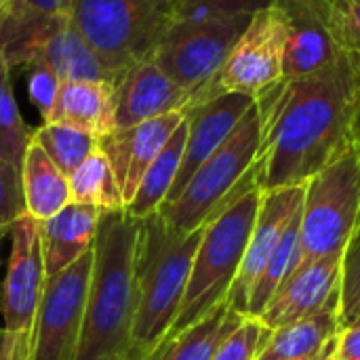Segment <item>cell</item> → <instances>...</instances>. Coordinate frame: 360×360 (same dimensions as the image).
<instances>
[{"instance_id": "cell-23", "label": "cell", "mask_w": 360, "mask_h": 360, "mask_svg": "<svg viewBox=\"0 0 360 360\" xmlns=\"http://www.w3.org/2000/svg\"><path fill=\"white\" fill-rule=\"evenodd\" d=\"M338 333V308H329L272 329V335L257 360L314 359Z\"/></svg>"}, {"instance_id": "cell-11", "label": "cell", "mask_w": 360, "mask_h": 360, "mask_svg": "<svg viewBox=\"0 0 360 360\" xmlns=\"http://www.w3.org/2000/svg\"><path fill=\"white\" fill-rule=\"evenodd\" d=\"M44 283L40 226L32 215H23L11 230V253L2 283L4 331L30 340Z\"/></svg>"}, {"instance_id": "cell-24", "label": "cell", "mask_w": 360, "mask_h": 360, "mask_svg": "<svg viewBox=\"0 0 360 360\" xmlns=\"http://www.w3.org/2000/svg\"><path fill=\"white\" fill-rule=\"evenodd\" d=\"M243 319L245 314H238L224 302L179 335L160 342L143 360H211L224 338L234 331Z\"/></svg>"}, {"instance_id": "cell-7", "label": "cell", "mask_w": 360, "mask_h": 360, "mask_svg": "<svg viewBox=\"0 0 360 360\" xmlns=\"http://www.w3.org/2000/svg\"><path fill=\"white\" fill-rule=\"evenodd\" d=\"M359 215L360 141L354 139L342 154L304 184L300 255L295 270L329 253L342 251L359 221Z\"/></svg>"}, {"instance_id": "cell-44", "label": "cell", "mask_w": 360, "mask_h": 360, "mask_svg": "<svg viewBox=\"0 0 360 360\" xmlns=\"http://www.w3.org/2000/svg\"><path fill=\"white\" fill-rule=\"evenodd\" d=\"M329 360H335V359H333V354H331V356H329Z\"/></svg>"}, {"instance_id": "cell-28", "label": "cell", "mask_w": 360, "mask_h": 360, "mask_svg": "<svg viewBox=\"0 0 360 360\" xmlns=\"http://www.w3.org/2000/svg\"><path fill=\"white\" fill-rule=\"evenodd\" d=\"M32 141L44 150L65 177H70L97 150V137L59 122H42L32 133Z\"/></svg>"}, {"instance_id": "cell-35", "label": "cell", "mask_w": 360, "mask_h": 360, "mask_svg": "<svg viewBox=\"0 0 360 360\" xmlns=\"http://www.w3.org/2000/svg\"><path fill=\"white\" fill-rule=\"evenodd\" d=\"M329 6L342 51L360 59V0H329Z\"/></svg>"}, {"instance_id": "cell-29", "label": "cell", "mask_w": 360, "mask_h": 360, "mask_svg": "<svg viewBox=\"0 0 360 360\" xmlns=\"http://www.w3.org/2000/svg\"><path fill=\"white\" fill-rule=\"evenodd\" d=\"M11 72H13L11 65L0 55V160L21 169L32 133L27 131L23 116L19 112L13 93Z\"/></svg>"}, {"instance_id": "cell-41", "label": "cell", "mask_w": 360, "mask_h": 360, "mask_svg": "<svg viewBox=\"0 0 360 360\" xmlns=\"http://www.w3.org/2000/svg\"><path fill=\"white\" fill-rule=\"evenodd\" d=\"M356 325H360V314H359V316H356V319H354V323H352L350 327H356Z\"/></svg>"}, {"instance_id": "cell-37", "label": "cell", "mask_w": 360, "mask_h": 360, "mask_svg": "<svg viewBox=\"0 0 360 360\" xmlns=\"http://www.w3.org/2000/svg\"><path fill=\"white\" fill-rule=\"evenodd\" d=\"M17 340H19L17 335H13V333L0 329V360H11Z\"/></svg>"}, {"instance_id": "cell-17", "label": "cell", "mask_w": 360, "mask_h": 360, "mask_svg": "<svg viewBox=\"0 0 360 360\" xmlns=\"http://www.w3.org/2000/svg\"><path fill=\"white\" fill-rule=\"evenodd\" d=\"M190 105V95L179 89L152 59L133 63L114 80L116 129L135 127L171 112H188Z\"/></svg>"}, {"instance_id": "cell-27", "label": "cell", "mask_w": 360, "mask_h": 360, "mask_svg": "<svg viewBox=\"0 0 360 360\" xmlns=\"http://www.w3.org/2000/svg\"><path fill=\"white\" fill-rule=\"evenodd\" d=\"M297 255H300V213L289 221L274 253L270 255L266 268L262 270V274L251 291V297H249L247 316L264 314V310L270 304V300L274 297V293L293 274V270L297 266Z\"/></svg>"}, {"instance_id": "cell-42", "label": "cell", "mask_w": 360, "mask_h": 360, "mask_svg": "<svg viewBox=\"0 0 360 360\" xmlns=\"http://www.w3.org/2000/svg\"><path fill=\"white\" fill-rule=\"evenodd\" d=\"M4 2H6V0H0V11H2V6H4Z\"/></svg>"}, {"instance_id": "cell-20", "label": "cell", "mask_w": 360, "mask_h": 360, "mask_svg": "<svg viewBox=\"0 0 360 360\" xmlns=\"http://www.w3.org/2000/svg\"><path fill=\"white\" fill-rule=\"evenodd\" d=\"M46 122L70 124L93 137H103L116 129L114 82L112 80H65L59 86L55 105Z\"/></svg>"}, {"instance_id": "cell-8", "label": "cell", "mask_w": 360, "mask_h": 360, "mask_svg": "<svg viewBox=\"0 0 360 360\" xmlns=\"http://www.w3.org/2000/svg\"><path fill=\"white\" fill-rule=\"evenodd\" d=\"M251 15H207L173 19L150 59L184 89L194 108L213 97V84Z\"/></svg>"}, {"instance_id": "cell-13", "label": "cell", "mask_w": 360, "mask_h": 360, "mask_svg": "<svg viewBox=\"0 0 360 360\" xmlns=\"http://www.w3.org/2000/svg\"><path fill=\"white\" fill-rule=\"evenodd\" d=\"M304 200V186L262 190V202L255 217L253 232L249 236L240 270L234 278V285L228 293V304L238 314L247 316L251 291L266 268L270 255L274 253L285 228L300 213Z\"/></svg>"}, {"instance_id": "cell-26", "label": "cell", "mask_w": 360, "mask_h": 360, "mask_svg": "<svg viewBox=\"0 0 360 360\" xmlns=\"http://www.w3.org/2000/svg\"><path fill=\"white\" fill-rule=\"evenodd\" d=\"M70 200L76 205H89L99 211L124 209L120 188L112 173L108 158L97 148L70 177Z\"/></svg>"}, {"instance_id": "cell-1", "label": "cell", "mask_w": 360, "mask_h": 360, "mask_svg": "<svg viewBox=\"0 0 360 360\" xmlns=\"http://www.w3.org/2000/svg\"><path fill=\"white\" fill-rule=\"evenodd\" d=\"M259 188L304 186L356 139L360 59L344 53L306 76H283L255 97Z\"/></svg>"}, {"instance_id": "cell-4", "label": "cell", "mask_w": 360, "mask_h": 360, "mask_svg": "<svg viewBox=\"0 0 360 360\" xmlns=\"http://www.w3.org/2000/svg\"><path fill=\"white\" fill-rule=\"evenodd\" d=\"M259 202L262 188L259 181H253L202 228L179 312L165 340L179 335L228 300L255 226Z\"/></svg>"}, {"instance_id": "cell-2", "label": "cell", "mask_w": 360, "mask_h": 360, "mask_svg": "<svg viewBox=\"0 0 360 360\" xmlns=\"http://www.w3.org/2000/svg\"><path fill=\"white\" fill-rule=\"evenodd\" d=\"M137 236L139 219L124 209L101 213L93 243L84 323L74 360H116L133 354Z\"/></svg>"}, {"instance_id": "cell-16", "label": "cell", "mask_w": 360, "mask_h": 360, "mask_svg": "<svg viewBox=\"0 0 360 360\" xmlns=\"http://www.w3.org/2000/svg\"><path fill=\"white\" fill-rule=\"evenodd\" d=\"M342 255L344 249L300 266L274 293L259 319L270 329H276L329 308L340 310Z\"/></svg>"}, {"instance_id": "cell-15", "label": "cell", "mask_w": 360, "mask_h": 360, "mask_svg": "<svg viewBox=\"0 0 360 360\" xmlns=\"http://www.w3.org/2000/svg\"><path fill=\"white\" fill-rule=\"evenodd\" d=\"M255 105V99L243 93H219L207 101L196 103L186 112L188 135L184 146V156L179 165V173L165 202L175 200L196 169L217 152V148L232 135L245 114ZM162 202V205H165ZM160 205V207H162Z\"/></svg>"}, {"instance_id": "cell-33", "label": "cell", "mask_w": 360, "mask_h": 360, "mask_svg": "<svg viewBox=\"0 0 360 360\" xmlns=\"http://www.w3.org/2000/svg\"><path fill=\"white\" fill-rule=\"evenodd\" d=\"M27 215L21 169L0 160V238L13 230V226Z\"/></svg>"}, {"instance_id": "cell-10", "label": "cell", "mask_w": 360, "mask_h": 360, "mask_svg": "<svg viewBox=\"0 0 360 360\" xmlns=\"http://www.w3.org/2000/svg\"><path fill=\"white\" fill-rule=\"evenodd\" d=\"M285 49L287 30L281 11L270 4L253 13L217 74L213 97L219 93H243L253 99L262 95L283 78Z\"/></svg>"}, {"instance_id": "cell-3", "label": "cell", "mask_w": 360, "mask_h": 360, "mask_svg": "<svg viewBox=\"0 0 360 360\" xmlns=\"http://www.w3.org/2000/svg\"><path fill=\"white\" fill-rule=\"evenodd\" d=\"M202 228L173 232L156 213L139 219L135 253V316L131 348L146 359L171 329L190 278Z\"/></svg>"}, {"instance_id": "cell-43", "label": "cell", "mask_w": 360, "mask_h": 360, "mask_svg": "<svg viewBox=\"0 0 360 360\" xmlns=\"http://www.w3.org/2000/svg\"><path fill=\"white\" fill-rule=\"evenodd\" d=\"M319 354H321V352H319ZM319 354H316V356H319ZM316 356H314V359H308V360H316Z\"/></svg>"}, {"instance_id": "cell-38", "label": "cell", "mask_w": 360, "mask_h": 360, "mask_svg": "<svg viewBox=\"0 0 360 360\" xmlns=\"http://www.w3.org/2000/svg\"><path fill=\"white\" fill-rule=\"evenodd\" d=\"M27 342H30V340H27ZM11 360H27V346L23 344V338H19V340H17Z\"/></svg>"}, {"instance_id": "cell-36", "label": "cell", "mask_w": 360, "mask_h": 360, "mask_svg": "<svg viewBox=\"0 0 360 360\" xmlns=\"http://www.w3.org/2000/svg\"><path fill=\"white\" fill-rule=\"evenodd\" d=\"M335 360H360V325L346 327L335 335L333 344Z\"/></svg>"}, {"instance_id": "cell-31", "label": "cell", "mask_w": 360, "mask_h": 360, "mask_svg": "<svg viewBox=\"0 0 360 360\" xmlns=\"http://www.w3.org/2000/svg\"><path fill=\"white\" fill-rule=\"evenodd\" d=\"M272 329L259 316H245L217 346L211 360H257L266 348Z\"/></svg>"}, {"instance_id": "cell-40", "label": "cell", "mask_w": 360, "mask_h": 360, "mask_svg": "<svg viewBox=\"0 0 360 360\" xmlns=\"http://www.w3.org/2000/svg\"><path fill=\"white\" fill-rule=\"evenodd\" d=\"M356 139L360 141V114H359V122H356Z\"/></svg>"}, {"instance_id": "cell-39", "label": "cell", "mask_w": 360, "mask_h": 360, "mask_svg": "<svg viewBox=\"0 0 360 360\" xmlns=\"http://www.w3.org/2000/svg\"><path fill=\"white\" fill-rule=\"evenodd\" d=\"M116 360H143L141 356H137L135 352L133 354H127V356H122V359H116Z\"/></svg>"}, {"instance_id": "cell-30", "label": "cell", "mask_w": 360, "mask_h": 360, "mask_svg": "<svg viewBox=\"0 0 360 360\" xmlns=\"http://www.w3.org/2000/svg\"><path fill=\"white\" fill-rule=\"evenodd\" d=\"M360 314V215L342 255L340 283V331L350 327Z\"/></svg>"}, {"instance_id": "cell-6", "label": "cell", "mask_w": 360, "mask_h": 360, "mask_svg": "<svg viewBox=\"0 0 360 360\" xmlns=\"http://www.w3.org/2000/svg\"><path fill=\"white\" fill-rule=\"evenodd\" d=\"M68 19L118 78L150 59L175 19V6L173 0H70Z\"/></svg>"}, {"instance_id": "cell-22", "label": "cell", "mask_w": 360, "mask_h": 360, "mask_svg": "<svg viewBox=\"0 0 360 360\" xmlns=\"http://www.w3.org/2000/svg\"><path fill=\"white\" fill-rule=\"evenodd\" d=\"M21 184L27 215L38 221L53 217L72 202L68 177L32 139L21 162Z\"/></svg>"}, {"instance_id": "cell-32", "label": "cell", "mask_w": 360, "mask_h": 360, "mask_svg": "<svg viewBox=\"0 0 360 360\" xmlns=\"http://www.w3.org/2000/svg\"><path fill=\"white\" fill-rule=\"evenodd\" d=\"M27 70V93L32 103L36 105V110L42 116V122L49 120L51 110L55 105L61 80L57 76V72L49 65V61L40 55H34L25 65Z\"/></svg>"}, {"instance_id": "cell-5", "label": "cell", "mask_w": 360, "mask_h": 360, "mask_svg": "<svg viewBox=\"0 0 360 360\" xmlns=\"http://www.w3.org/2000/svg\"><path fill=\"white\" fill-rule=\"evenodd\" d=\"M259 141V114L253 105L217 152L196 169L181 194L158 209L165 224L177 234L200 230L249 184L259 181L255 169Z\"/></svg>"}, {"instance_id": "cell-34", "label": "cell", "mask_w": 360, "mask_h": 360, "mask_svg": "<svg viewBox=\"0 0 360 360\" xmlns=\"http://www.w3.org/2000/svg\"><path fill=\"white\" fill-rule=\"evenodd\" d=\"M274 0H173L175 19L207 15H253Z\"/></svg>"}, {"instance_id": "cell-12", "label": "cell", "mask_w": 360, "mask_h": 360, "mask_svg": "<svg viewBox=\"0 0 360 360\" xmlns=\"http://www.w3.org/2000/svg\"><path fill=\"white\" fill-rule=\"evenodd\" d=\"M285 21L287 49L283 76H306L329 68L346 51H342L329 0H274Z\"/></svg>"}, {"instance_id": "cell-14", "label": "cell", "mask_w": 360, "mask_h": 360, "mask_svg": "<svg viewBox=\"0 0 360 360\" xmlns=\"http://www.w3.org/2000/svg\"><path fill=\"white\" fill-rule=\"evenodd\" d=\"M186 120V112H171L127 129H114L97 139V148L108 158L124 207L133 200L148 167L167 146L177 127Z\"/></svg>"}, {"instance_id": "cell-25", "label": "cell", "mask_w": 360, "mask_h": 360, "mask_svg": "<svg viewBox=\"0 0 360 360\" xmlns=\"http://www.w3.org/2000/svg\"><path fill=\"white\" fill-rule=\"evenodd\" d=\"M186 135H188V120H184L177 131L171 135L167 146L160 150V154L154 158V162L148 167L133 200L124 207V211L135 217L143 219L160 209V205L167 200L175 177L179 173L181 156H184V146H186Z\"/></svg>"}, {"instance_id": "cell-19", "label": "cell", "mask_w": 360, "mask_h": 360, "mask_svg": "<svg viewBox=\"0 0 360 360\" xmlns=\"http://www.w3.org/2000/svg\"><path fill=\"white\" fill-rule=\"evenodd\" d=\"M70 0H6L0 11V55L11 65H25L38 40L63 17Z\"/></svg>"}, {"instance_id": "cell-18", "label": "cell", "mask_w": 360, "mask_h": 360, "mask_svg": "<svg viewBox=\"0 0 360 360\" xmlns=\"http://www.w3.org/2000/svg\"><path fill=\"white\" fill-rule=\"evenodd\" d=\"M101 213L95 207L70 202L53 217L38 221L46 278L63 272L93 249Z\"/></svg>"}, {"instance_id": "cell-9", "label": "cell", "mask_w": 360, "mask_h": 360, "mask_svg": "<svg viewBox=\"0 0 360 360\" xmlns=\"http://www.w3.org/2000/svg\"><path fill=\"white\" fill-rule=\"evenodd\" d=\"M93 249L63 272L46 278L30 335L27 360H74L80 344Z\"/></svg>"}, {"instance_id": "cell-21", "label": "cell", "mask_w": 360, "mask_h": 360, "mask_svg": "<svg viewBox=\"0 0 360 360\" xmlns=\"http://www.w3.org/2000/svg\"><path fill=\"white\" fill-rule=\"evenodd\" d=\"M40 55L57 72L59 80H116L89 42L74 30L68 17L59 19L34 46L32 57ZM30 57V59H32ZM27 59V61H30Z\"/></svg>"}]
</instances>
